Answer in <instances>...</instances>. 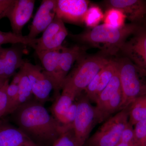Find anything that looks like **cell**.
I'll return each mask as SVG.
<instances>
[{
    "instance_id": "obj_1",
    "label": "cell",
    "mask_w": 146,
    "mask_h": 146,
    "mask_svg": "<svg viewBox=\"0 0 146 146\" xmlns=\"http://www.w3.org/2000/svg\"><path fill=\"white\" fill-rule=\"evenodd\" d=\"M11 114L17 127L39 146L52 145L68 128L35 99L19 106Z\"/></svg>"
},
{
    "instance_id": "obj_2",
    "label": "cell",
    "mask_w": 146,
    "mask_h": 146,
    "mask_svg": "<svg viewBox=\"0 0 146 146\" xmlns=\"http://www.w3.org/2000/svg\"><path fill=\"white\" fill-rule=\"evenodd\" d=\"M141 27L130 23L116 29L102 24L79 34L70 35V37L80 43L99 48L104 54L114 55L120 51L128 38Z\"/></svg>"
},
{
    "instance_id": "obj_3",
    "label": "cell",
    "mask_w": 146,
    "mask_h": 146,
    "mask_svg": "<svg viewBox=\"0 0 146 146\" xmlns=\"http://www.w3.org/2000/svg\"><path fill=\"white\" fill-rule=\"evenodd\" d=\"M123 94L121 110L146 94V78L139 68L126 57L117 60Z\"/></svg>"
},
{
    "instance_id": "obj_4",
    "label": "cell",
    "mask_w": 146,
    "mask_h": 146,
    "mask_svg": "<svg viewBox=\"0 0 146 146\" xmlns=\"http://www.w3.org/2000/svg\"><path fill=\"white\" fill-rule=\"evenodd\" d=\"M110 60L104 55L86 56L84 54L78 60L76 67L65 82L74 88L78 96Z\"/></svg>"
},
{
    "instance_id": "obj_5",
    "label": "cell",
    "mask_w": 146,
    "mask_h": 146,
    "mask_svg": "<svg viewBox=\"0 0 146 146\" xmlns=\"http://www.w3.org/2000/svg\"><path fill=\"white\" fill-rule=\"evenodd\" d=\"M129 116V107L111 116L89 137L83 146H116L128 123Z\"/></svg>"
},
{
    "instance_id": "obj_6",
    "label": "cell",
    "mask_w": 146,
    "mask_h": 146,
    "mask_svg": "<svg viewBox=\"0 0 146 146\" xmlns=\"http://www.w3.org/2000/svg\"><path fill=\"white\" fill-rule=\"evenodd\" d=\"M75 100L77 104V110L73 128L79 146H83L94 128L101 123L100 119L96 106L91 104L83 92L77 97Z\"/></svg>"
},
{
    "instance_id": "obj_7",
    "label": "cell",
    "mask_w": 146,
    "mask_h": 146,
    "mask_svg": "<svg viewBox=\"0 0 146 146\" xmlns=\"http://www.w3.org/2000/svg\"><path fill=\"white\" fill-rule=\"evenodd\" d=\"M68 35L64 22L56 16L52 23L43 32L41 37L37 38L33 49L36 52L60 50Z\"/></svg>"
},
{
    "instance_id": "obj_8",
    "label": "cell",
    "mask_w": 146,
    "mask_h": 146,
    "mask_svg": "<svg viewBox=\"0 0 146 146\" xmlns=\"http://www.w3.org/2000/svg\"><path fill=\"white\" fill-rule=\"evenodd\" d=\"M23 67L30 82L35 100L44 104L48 100L50 94L53 90L52 82L44 69L39 65L25 62Z\"/></svg>"
},
{
    "instance_id": "obj_9",
    "label": "cell",
    "mask_w": 146,
    "mask_h": 146,
    "mask_svg": "<svg viewBox=\"0 0 146 146\" xmlns=\"http://www.w3.org/2000/svg\"><path fill=\"white\" fill-rule=\"evenodd\" d=\"M120 51L136 66L146 70V27H142L127 40Z\"/></svg>"
},
{
    "instance_id": "obj_10",
    "label": "cell",
    "mask_w": 146,
    "mask_h": 146,
    "mask_svg": "<svg viewBox=\"0 0 146 146\" xmlns=\"http://www.w3.org/2000/svg\"><path fill=\"white\" fill-rule=\"evenodd\" d=\"M56 16L64 22L81 24L89 8L86 0H56Z\"/></svg>"
},
{
    "instance_id": "obj_11",
    "label": "cell",
    "mask_w": 146,
    "mask_h": 146,
    "mask_svg": "<svg viewBox=\"0 0 146 146\" xmlns=\"http://www.w3.org/2000/svg\"><path fill=\"white\" fill-rule=\"evenodd\" d=\"M105 3L108 9L114 8L122 11L131 23L146 27V1L109 0Z\"/></svg>"
},
{
    "instance_id": "obj_12",
    "label": "cell",
    "mask_w": 146,
    "mask_h": 146,
    "mask_svg": "<svg viewBox=\"0 0 146 146\" xmlns=\"http://www.w3.org/2000/svg\"><path fill=\"white\" fill-rule=\"evenodd\" d=\"M35 2L34 0H14L6 15L13 33L22 35L23 28L32 16Z\"/></svg>"
},
{
    "instance_id": "obj_13",
    "label": "cell",
    "mask_w": 146,
    "mask_h": 146,
    "mask_svg": "<svg viewBox=\"0 0 146 146\" xmlns=\"http://www.w3.org/2000/svg\"><path fill=\"white\" fill-rule=\"evenodd\" d=\"M56 0L42 1L36 11L27 36L31 39L43 32L52 23L56 16Z\"/></svg>"
},
{
    "instance_id": "obj_14",
    "label": "cell",
    "mask_w": 146,
    "mask_h": 146,
    "mask_svg": "<svg viewBox=\"0 0 146 146\" xmlns=\"http://www.w3.org/2000/svg\"><path fill=\"white\" fill-rule=\"evenodd\" d=\"M118 69L117 60H110L93 79L83 92L90 102L96 103L99 95L107 86Z\"/></svg>"
},
{
    "instance_id": "obj_15",
    "label": "cell",
    "mask_w": 146,
    "mask_h": 146,
    "mask_svg": "<svg viewBox=\"0 0 146 146\" xmlns=\"http://www.w3.org/2000/svg\"><path fill=\"white\" fill-rule=\"evenodd\" d=\"M36 53L43 65L44 72L52 82L56 99L60 96L59 91L62 89L58 75L60 50Z\"/></svg>"
},
{
    "instance_id": "obj_16",
    "label": "cell",
    "mask_w": 146,
    "mask_h": 146,
    "mask_svg": "<svg viewBox=\"0 0 146 146\" xmlns=\"http://www.w3.org/2000/svg\"><path fill=\"white\" fill-rule=\"evenodd\" d=\"M23 52L16 46L8 48L0 46V76L9 78L15 74L16 70L24 65Z\"/></svg>"
},
{
    "instance_id": "obj_17",
    "label": "cell",
    "mask_w": 146,
    "mask_h": 146,
    "mask_svg": "<svg viewBox=\"0 0 146 146\" xmlns=\"http://www.w3.org/2000/svg\"><path fill=\"white\" fill-rule=\"evenodd\" d=\"M0 146H39L21 129L0 120Z\"/></svg>"
},
{
    "instance_id": "obj_18",
    "label": "cell",
    "mask_w": 146,
    "mask_h": 146,
    "mask_svg": "<svg viewBox=\"0 0 146 146\" xmlns=\"http://www.w3.org/2000/svg\"><path fill=\"white\" fill-rule=\"evenodd\" d=\"M84 51V47L78 45L69 48L63 46L60 49L58 75L62 88L65 79L73 64L85 54Z\"/></svg>"
},
{
    "instance_id": "obj_19",
    "label": "cell",
    "mask_w": 146,
    "mask_h": 146,
    "mask_svg": "<svg viewBox=\"0 0 146 146\" xmlns=\"http://www.w3.org/2000/svg\"><path fill=\"white\" fill-rule=\"evenodd\" d=\"M62 90L51 108L53 116L59 122L78 97L75 90L68 82H64Z\"/></svg>"
},
{
    "instance_id": "obj_20",
    "label": "cell",
    "mask_w": 146,
    "mask_h": 146,
    "mask_svg": "<svg viewBox=\"0 0 146 146\" xmlns=\"http://www.w3.org/2000/svg\"><path fill=\"white\" fill-rule=\"evenodd\" d=\"M22 78L19 86V92L15 100L9 106L5 115L11 114L19 106L24 104L32 99L33 96L30 82L23 66Z\"/></svg>"
},
{
    "instance_id": "obj_21",
    "label": "cell",
    "mask_w": 146,
    "mask_h": 146,
    "mask_svg": "<svg viewBox=\"0 0 146 146\" xmlns=\"http://www.w3.org/2000/svg\"><path fill=\"white\" fill-rule=\"evenodd\" d=\"M121 89L118 69L117 72L115 73L107 86L101 92L97 98L96 107L100 117V114L104 109L110 99Z\"/></svg>"
},
{
    "instance_id": "obj_22",
    "label": "cell",
    "mask_w": 146,
    "mask_h": 146,
    "mask_svg": "<svg viewBox=\"0 0 146 146\" xmlns=\"http://www.w3.org/2000/svg\"><path fill=\"white\" fill-rule=\"evenodd\" d=\"M129 107V122L132 125L146 120V94L135 100Z\"/></svg>"
},
{
    "instance_id": "obj_23",
    "label": "cell",
    "mask_w": 146,
    "mask_h": 146,
    "mask_svg": "<svg viewBox=\"0 0 146 146\" xmlns=\"http://www.w3.org/2000/svg\"><path fill=\"white\" fill-rule=\"evenodd\" d=\"M37 38L31 39L27 36L16 34L13 32H3L0 31V46L7 44H23L34 48L36 43Z\"/></svg>"
},
{
    "instance_id": "obj_24",
    "label": "cell",
    "mask_w": 146,
    "mask_h": 146,
    "mask_svg": "<svg viewBox=\"0 0 146 146\" xmlns=\"http://www.w3.org/2000/svg\"><path fill=\"white\" fill-rule=\"evenodd\" d=\"M126 16L122 11L114 8H109L104 14V24L110 27L119 29L125 25Z\"/></svg>"
},
{
    "instance_id": "obj_25",
    "label": "cell",
    "mask_w": 146,
    "mask_h": 146,
    "mask_svg": "<svg viewBox=\"0 0 146 146\" xmlns=\"http://www.w3.org/2000/svg\"><path fill=\"white\" fill-rule=\"evenodd\" d=\"M104 16V14L99 7L96 5L92 6L86 11L84 23L87 27L94 28L98 25L103 19Z\"/></svg>"
},
{
    "instance_id": "obj_26",
    "label": "cell",
    "mask_w": 146,
    "mask_h": 146,
    "mask_svg": "<svg viewBox=\"0 0 146 146\" xmlns=\"http://www.w3.org/2000/svg\"><path fill=\"white\" fill-rule=\"evenodd\" d=\"M51 146H79L73 127L65 129Z\"/></svg>"
},
{
    "instance_id": "obj_27",
    "label": "cell",
    "mask_w": 146,
    "mask_h": 146,
    "mask_svg": "<svg viewBox=\"0 0 146 146\" xmlns=\"http://www.w3.org/2000/svg\"><path fill=\"white\" fill-rule=\"evenodd\" d=\"M133 127L136 145L146 146V120L138 122Z\"/></svg>"
},
{
    "instance_id": "obj_28",
    "label": "cell",
    "mask_w": 146,
    "mask_h": 146,
    "mask_svg": "<svg viewBox=\"0 0 146 146\" xmlns=\"http://www.w3.org/2000/svg\"><path fill=\"white\" fill-rule=\"evenodd\" d=\"M77 110V104L76 101L70 106L59 123L65 126H73V124L75 119Z\"/></svg>"
},
{
    "instance_id": "obj_29",
    "label": "cell",
    "mask_w": 146,
    "mask_h": 146,
    "mask_svg": "<svg viewBox=\"0 0 146 146\" xmlns=\"http://www.w3.org/2000/svg\"><path fill=\"white\" fill-rule=\"evenodd\" d=\"M9 84V80L8 79L3 86L0 88V119L3 116H5L9 104V101L6 93L7 88Z\"/></svg>"
},
{
    "instance_id": "obj_30",
    "label": "cell",
    "mask_w": 146,
    "mask_h": 146,
    "mask_svg": "<svg viewBox=\"0 0 146 146\" xmlns=\"http://www.w3.org/2000/svg\"><path fill=\"white\" fill-rule=\"evenodd\" d=\"M119 142L136 145V142H135L134 127H133V126L129 121L127 125L123 131L120 138Z\"/></svg>"
},
{
    "instance_id": "obj_31",
    "label": "cell",
    "mask_w": 146,
    "mask_h": 146,
    "mask_svg": "<svg viewBox=\"0 0 146 146\" xmlns=\"http://www.w3.org/2000/svg\"><path fill=\"white\" fill-rule=\"evenodd\" d=\"M18 92H19L18 85H16L11 83L9 84L6 90L7 95L9 101L8 107L11 104L16 98L18 96Z\"/></svg>"
},
{
    "instance_id": "obj_32",
    "label": "cell",
    "mask_w": 146,
    "mask_h": 146,
    "mask_svg": "<svg viewBox=\"0 0 146 146\" xmlns=\"http://www.w3.org/2000/svg\"><path fill=\"white\" fill-rule=\"evenodd\" d=\"M14 0H0V20L6 17L7 11Z\"/></svg>"
},
{
    "instance_id": "obj_33",
    "label": "cell",
    "mask_w": 146,
    "mask_h": 146,
    "mask_svg": "<svg viewBox=\"0 0 146 146\" xmlns=\"http://www.w3.org/2000/svg\"><path fill=\"white\" fill-rule=\"evenodd\" d=\"M22 70L21 68L19 72L14 75L11 83L13 84H16V85H18L20 81H21V78H22Z\"/></svg>"
},
{
    "instance_id": "obj_34",
    "label": "cell",
    "mask_w": 146,
    "mask_h": 146,
    "mask_svg": "<svg viewBox=\"0 0 146 146\" xmlns=\"http://www.w3.org/2000/svg\"><path fill=\"white\" fill-rule=\"evenodd\" d=\"M9 79V78L4 77L0 76V88H1L4 84L5 83L6 81Z\"/></svg>"
},
{
    "instance_id": "obj_35",
    "label": "cell",
    "mask_w": 146,
    "mask_h": 146,
    "mask_svg": "<svg viewBox=\"0 0 146 146\" xmlns=\"http://www.w3.org/2000/svg\"><path fill=\"white\" fill-rule=\"evenodd\" d=\"M116 146H137L136 144H130L119 142Z\"/></svg>"
},
{
    "instance_id": "obj_36",
    "label": "cell",
    "mask_w": 146,
    "mask_h": 146,
    "mask_svg": "<svg viewBox=\"0 0 146 146\" xmlns=\"http://www.w3.org/2000/svg\"><path fill=\"white\" fill-rule=\"evenodd\" d=\"M139 68V70H140V71H141V72L143 73V74L145 76L146 78V70H143V69H141V68Z\"/></svg>"
}]
</instances>
